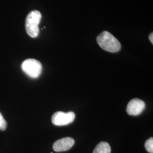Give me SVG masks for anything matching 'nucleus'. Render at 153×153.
Masks as SVG:
<instances>
[{
    "instance_id": "10",
    "label": "nucleus",
    "mask_w": 153,
    "mask_h": 153,
    "mask_svg": "<svg viewBox=\"0 0 153 153\" xmlns=\"http://www.w3.org/2000/svg\"><path fill=\"white\" fill-rule=\"evenodd\" d=\"M149 39H150V41L151 42V43L153 44V33H151L149 35Z\"/></svg>"
},
{
    "instance_id": "7",
    "label": "nucleus",
    "mask_w": 153,
    "mask_h": 153,
    "mask_svg": "<svg viewBox=\"0 0 153 153\" xmlns=\"http://www.w3.org/2000/svg\"><path fill=\"white\" fill-rule=\"evenodd\" d=\"M111 149L108 142L99 143L94 150L93 153H111Z\"/></svg>"
},
{
    "instance_id": "2",
    "label": "nucleus",
    "mask_w": 153,
    "mask_h": 153,
    "mask_svg": "<svg viewBox=\"0 0 153 153\" xmlns=\"http://www.w3.org/2000/svg\"><path fill=\"white\" fill-rule=\"evenodd\" d=\"M42 19V14L40 11L33 10L31 11L26 19V30L28 35L31 38H36L39 33V24Z\"/></svg>"
},
{
    "instance_id": "5",
    "label": "nucleus",
    "mask_w": 153,
    "mask_h": 153,
    "mask_svg": "<svg viewBox=\"0 0 153 153\" xmlns=\"http://www.w3.org/2000/svg\"><path fill=\"white\" fill-rule=\"evenodd\" d=\"M146 107L145 103L139 99H133L127 105L126 112L131 116H137L141 114Z\"/></svg>"
},
{
    "instance_id": "8",
    "label": "nucleus",
    "mask_w": 153,
    "mask_h": 153,
    "mask_svg": "<svg viewBox=\"0 0 153 153\" xmlns=\"http://www.w3.org/2000/svg\"><path fill=\"white\" fill-rule=\"evenodd\" d=\"M145 147L146 150L148 151L149 153H153V137L150 138L145 143Z\"/></svg>"
},
{
    "instance_id": "9",
    "label": "nucleus",
    "mask_w": 153,
    "mask_h": 153,
    "mask_svg": "<svg viewBox=\"0 0 153 153\" xmlns=\"http://www.w3.org/2000/svg\"><path fill=\"white\" fill-rule=\"evenodd\" d=\"M6 126L7 123L2 114L0 113V129L1 131H5L6 129Z\"/></svg>"
},
{
    "instance_id": "6",
    "label": "nucleus",
    "mask_w": 153,
    "mask_h": 153,
    "mask_svg": "<svg viewBox=\"0 0 153 153\" xmlns=\"http://www.w3.org/2000/svg\"><path fill=\"white\" fill-rule=\"evenodd\" d=\"M75 141L71 137H65L56 141L53 145V149L56 152H66L71 149Z\"/></svg>"
},
{
    "instance_id": "3",
    "label": "nucleus",
    "mask_w": 153,
    "mask_h": 153,
    "mask_svg": "<svg viewBox=\"0 0 153 153\" xmlns=\"http://www.w3.org/2000/svg\"><path fill=\"white\" fill-rule=\"evenodd\" d=\"M22 69L28 76L33 78H37L42 73V65L39 61L28 59L23 62Z\"/></svg>"
},
{
    "instance_id": "4",
    "label": "nucleus",
    "mask_w": 153,
    "mask_h": 153,
    "mask_svg": "<svg viewBox=\"0 0 153 153\" xmlns=\"http://www.w3.org/2000/svg\"><path fill=\"white\" fill-rule=\"evenodd\" d=\"M75 116V114L73 112H64L59 111L52 116V122L56 126H67L74 121Z\"/></svg>"
},
{
    "instance_id": "1",
    "label": "nucleus",
    "mask_w": 153,
    "mask_h": 153,
    "mask_svg": "<svg viewBox=\"0 0 153 153\" xmlns=\"http://www.w3.org/2000/svg\"><path fill=\"white\" fill-rule=\"evenodd\" d=\"M97 41L99 46L106 51L115 53L120 50L121 44L119 41L107 31L101 33L97 37Z\"/></svg>"
}]
</instances>
